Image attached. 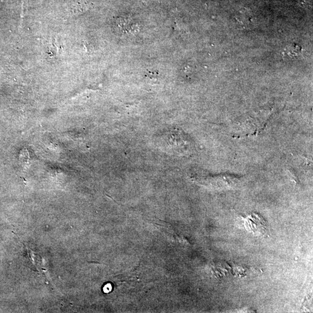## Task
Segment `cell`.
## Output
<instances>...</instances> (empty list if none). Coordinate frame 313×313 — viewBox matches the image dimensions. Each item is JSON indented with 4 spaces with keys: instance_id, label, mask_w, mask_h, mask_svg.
<instances>
[{
    "instance_id": "2",
    "label": "cell",
    "mask_w": 313,
    "mask_h": 313,
    "mask_svg": "<svg viewBox=\"0 0 313 313\" xmlns=\"http://www.w3.org/2000/svg\"><path fill=\"white\" fill-rule=\"evenodd\" d=\"M302 48L299 45H291L285 48L283 53L284 57L286 56L290 58L297 57L300 54Z\"/></svg>"
},
{
    "instance_id": "1",
    "label": "cell",
    "mask_w": 313,
    "mask_h": 313,
    "mask_svg": "<svg viewBox=\"0 0 313 313\" xmlns=\"http://www.w3.org/2000/svg\"><path fill=\"white\" fill-rule=\"evenodd\" d=\"M246 226L249 228L250 231L263 235L265 233L267 227L264 219L260 216L256 214H252L246 219Z\"/></svg>"
}]
</instances>
